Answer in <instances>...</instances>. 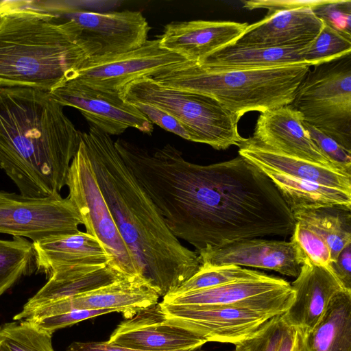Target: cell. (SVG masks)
Returning <instances> with one entry per match:
<instances>
[{
    "label": "cell",
    "mask_w": 351,
    "mask_h": 351,
    "mask_svg": "<svg viewBox=\"0 0 351 351\" xmlns=\"http://www.w3.org/2000/svg\"><path fill=\"white\" fill-rule=\"evenodd\" d=\"M161 202L176 237L197 253L243 239L288 236L296 222L272 181L240 155L207 165L180 159L164 179Z\"/></svg>",
    "instance_id": "cell-1"
},
{
    "label": "cell",
    "mask_w": 351,
    "mask_h": 351,
    "mask_svg": "<svg viewBox=\"0 0 351 351\" xmlns=\"http://www.w3.org/2000/svg\"><path fill=\"white\" fill-rule=\"evenodd\" d=\"M96 180L140 276L165 297L193 276L197 252L182 244L118 153L110 136L90 124L82 132Z\"/></svg>",
    "instance_id": "cell-2"
},
{
    "label": "cell",
    "mask_w": 351,
    "mask_h": 351,
    "mask_svg": "<svg viewBox=\"0 0 351 351\" xmlns=\"http://www.w3.org/2000/svg\"><path fill=\"white\" fill-rule=\"evenodd\" d=\"M49 91L0 86V169L21 195L60 194L82 132Z\"/></svg>",
    "instance_id": "cell-3"
},
{
    "label": "cell",
    "mask_w": 351,
    "mask_h": 351,
    "mask_svg": "<svg viewBox=\"0 0 351 351\" xmlns=\"http://www.w3.org/2000/svg\"><path fill=\"white\" fill-rule=\"evenodd\" d=\"M97 49L71 21L12 1L0 14V86L50 91L73 77Z\"/></svg>",
    "instance_id": "cell-4"
},
{
    "label": "cell",
    "mask_w": 351,
    "mask_h": 351,
    "mask_svg": "<svg viewBox=\"0 0 351 351\" xmlns=\"http://www.w3.org/2000/svg\"><path fill=\"white\" fill-rule=\"evenodd\" d=\"M311 66L292 64L267 69L213 70L186 62L152 77L159 84L209 96L239 119L246 112L289 105Z\"/></svg>",
    "instance_id": "cell-5"
},
{
    "label": "cell",
    "mask_w": 351,
    "mask_h": 351,
    "mask_svg": "<svg viewBox=\"0 0 351 351\" xmlns=\"http://www.w3.org/2000/svg\"><path fill=\"white\" fill-rule=\"evenodd\" d=\"M120 95L130 104H149L168 112L186 129L191 141L221 150L245 140L239 133V119L209 96L167 87L152 77L134 80Z\"/></svg>",
    "instance_id": "cell-6"
},
{
    "label": "cell",
    "mask_w": 351,
    "mask_h": 351,
    "mask_svg": "<svg viewBox=\"0 0 351 351\" xmlns=\"http://www.w3.org/2000/svg\"><path fill=\"white\" fill-rule=\"evenodd\" d=\"M290 105L305 123L351 151V53L313 65Z\"/></svg>",
    "instance_id": "cell-7"
},
{
    "label": "cell",
    "mask_w": 351,
    "mask_h": 351,
    "mask_svg": "<svg viewBox=\"0 0 351 351\" xmlns=\"http://www.w3.org/2000/svg\"><path fill=\"white\" fill-rule=\"evenodd\" d=\"M68 198L78 210L86 232L93 235L113 258L115 267L129 276H139L136 262L112 219L80 141L69 170Z\"/></svg>",
    "instance_id": "cell-8"
},
{
    "label": "cell",
    "mask_w": 351,
    "mask_h": 351,
    "mask_svg": "<svg viewBox=\"0 0 351 351\" xmlns=\"http://www.w3.org/2000/svg\"><path fill=\"white\" fill-rule=\"evenodd\" d=\"M36 5L58 19L73 23L81 37L97 48L95 56L136 49L146 43L151 28L140 11L100 13L77 8L66 2L36 1Z\"/></svg>",
    "instance_id": "cell-9"
},
{
    "label": "cell",
    "mask_w": 351,
    "mask_h": 351,
    "mask_svg": "<svg viewBox=\"0 0 351 351\" xmlns=\"http://www.w3.org/2000/svg\"><path fill=\"white\" fill-rule=\"evenodd\" d=\"M81 225L82 216L67 197H36L0 191V233L35 242L77 232Z\"/></svg>",
    "instance_id": "cell-10"
},
{
    "label": "cell",
    "mask_w": 351,
    "mask_h": 351,
    "mask_svg": "<svg viewBox=\"0 0 351 351\" xmlns=\"http://www.w3.org/2000/svg\"><path fill=\"white\" fill-rule=\"evenodd\" d=\"M188 62L161 48L158 38L147 40L141 47L121 53L88 58L71 79L93 88L120 95L130 82Z\"/></svg>",
    "instance_id": "cell-11"
},
{
    "label": "cell",
    "mask_w": 351,
    "mask_h": 351,
    "mask_svg": "<svg viewBox=\"0 0 351 351\" xmlns=\"http://www.w3.org/2000/svg\"><path fill=\"white\" fill-rule=\"evenodd\" d=\"M62 106L77 109L90 124L108 135H119L128 128L151 134L153 123L119 94L93 88L76 79L65 80L49 91Z\"/></svg>",
    "instance_id": "cell-12"
},
{
    "label": "cell",
    "mask_w": 351,
    "mask_h": 351,
    "mask_svg": "<svg viewBox=\"0 0 351 351\" xmlns=\"http://www.w3.org/2000/svg\"><path fill=\"white\" fill-rule=\"evenodd\" d=\"M293 300L294 291L289 282L267 275L258 279L239 280L180 294H169L163 297L162 302L185 305H238L276 316L285 313Z\"/></svg>",
    "instance_id": "cell-13"
},
{
    "label": "cell",
    "mask_w": 351,
    "mask_h": 351,
    "mask_svg": "<svg viewBox=\"0 0 351 351\" xmlns=\"http://www.w3.org/2000/svg\"><path fill=\"white\" fill-rule=\"evenodd\" d=\"M160 304L171 322L197 334L207 342L235 345L274 317L238 305Z\"/></svg>",
    "instance_id": "cell-14"
},
{
    "label": "cell",
    "mask_w": 351,
    "mask_h": 351,
    "mask_svg": "<svg viewBox=\"0 0 351 351\" xmlns=\"http://www.w3.org/2000/svg\"><path fill=\"white\" fill-rule=\"evenodd\" d=\"M106 341L144 351H191L207 342L197 334L171 322L160 303L121 322Z\"/></svg>",
    "instance_id": "cell-15"
},
{
    "label": "cell",
    "mask_w": 351,
    "mask_h": 351,
    "mask_svg": "<svg viewBox=\"0 0 351 351\" xmlns=\"http://www.w3.org/2000/svg\"><path fill=\"white\" fill-rule=\"evenodd\" d=\"M201 265L206 267L234 265L270 269L296 278L305 258L291 241L248 239L219 247H209L198 253Z\"/></svg>",
    "instance_id": "cell-16"
},
{
    "label": "cell",
    "mask_w": 351,
    "mask_h": 351,
    "mask_svg": "<svg viewBox=\"0 0 351 351\" xmlns=\"http://www.w3.org/2000/svg\"><path fill=\"white\" fill-rule=\"evenodd\" d=\"M159 297L141 276H128L99 289L45 304L30 312L25 318L76 310L116 309L129 319L138 311L157 304Z\"/></svg>",
    "instance_id": "cell-17"
},
{
    "label": "cell",
    "mask_w": 351,
    "mask_h": 351,
    "mask_svg": "<svg viewBox=\"0 0 351 351\" xmlns=\"http://www.w3.org/2000/svg\"><path fill=\"white\" fill-rule=\"evenodd\" d=\"M250 139L271 151L339 169L311 139L300 113L290 104L261 112Z\"/></svg>",
    "instance_id": "cell-18"
},
{
    "label": "cell",
    "mask_w": 351,
    "mask_h": 351,
    "mask_svg": "<svg viewBox=\"0 0 351 351\" xmlns=\"http://www.w3.org/2000/svg\"><path fill=\"white\" fill-rule=\"evenodd\" d=\"M248 25L234 21H173L165 26L158 38L161 48L199 63L215 51L237 42Z\"/></svg>",
    "instance_id": "cell-19"
},
{
    "label": "cell",
    "mask_w": 351,
    "mask_h": 351,
    "mask_svg": "<svg viewBox=\"0 0 351 351\" xmlns=\"http://www.w3.org/2000/svg\"><path fill=\"white\" fill-rule=\"evenodd\" d=\"M291 287L294 300L282 318L287 326L303 335L319 321L332 298L345 289L330 268L314 265L306 259Z\"/></svg>",
    "instance_id": "cell-20"
},
{
    "label": "cell",
    "mask_w": 351,
    "mask_h": 351,
    "mask_svg": "<svg viewBox=\"0 0 351 351\" xmlns=\"http://www.w3.org/2000/svg\"><path fill=\"white\" fill-rule=\"evenodd\" d=\"M323 27L311 8L276 12L252 25L234 43L248 46L285 47L306 46Z\"/></svg>",
    "instance_id": "cell-21"
},
{
    "label": "cell",
    "mask_w": 351,
    "mask_h": 351,
    "mask_svg": "<svg viewBox=\"0 0 351 351\" xmlns=\"http://www.w3.org/2000/svg\"><path fill=\"white\" fill-rule=\"evenodd\" d=\"M32 243L36 270L47 278L55 270L72 266L110 265L116 267L104 247L86 232L51 235Z\"/></svg>",
    "instance_id": "cell-22"
},
{
    "label": "cell",
    "mask_w": 351,
    "mask_h": 351,
    "mask_svg": "<svg viewBox=\"0 0 351 351\" xmlns=\"http://www.w3.org/2000/svg\"><path fill=\"white\" fill-rule=\"evenodd\" d=\"M129 276L110 265H77L58 269L45 285L30 298L13 319L23 320L45 304L80 295L110 285Z\"/></svg>",
    "instance_id": "cell-23"
},
{
    "label": "cell",
    "mask_w": 351,
    "mask_h": 351,
    "mask_svg": "<svg viewBox=\"0 0 351 351\" xmlns=\"http://www.w3.org/2000/svg\"><path fill=\"white\" fill-rule=\"evenodd\" d=\"M239 155L260 170L269 169L294 178L351 192V173L263 147L250 138L239 146Z\"/></svg>",
    "instance_id": "cell-24"
},
{
    "label": "cell",
    "mask_w": 351,
    "mask_h": 351,
    "mask_svg": "<svg viewBox=\"0 0 351 351\" xmlns=\"http://www.w3.org/2000/svg\"><path fill=\"white\" fill-rule=\"evenodd\" d=\"M308 45L266 47L232 43L197 64L213 70L257 69L305 64L302 53Z\"/></svg>",
    "instance_id": "cell-25"
},
{
    "label": "cell",
    "mask_w": 351,
    "mask_h": 351,
    "mask_svg": "<svg viewBox=\"0 0 351 351\" xmlns=\"http://www.w3.org/2000/svg\"><path fill=\"white\" fill-rule=\"evenodd\" d=\"M304 351H351V291L330 300L314 327L303 335Z\"/></svg>",
    "instance_id": "cell-26"
},
{
    "label": "cell",
    "mask_w": 351,
    "mask_h": 351,
    "mask_svg": "<svg viewBox=\"0 0 351 351\" xmlns=\"http://www.w3.org/2000/svg\"><path fill=\"white\" fill-rule=\"evenodd\" d=\"M263 171L274 183L292 213L335 205L351 207V192L269 169Z\"/></svg>",
    "instance_id": "cell-27"
},
{
    "label": "cell",
    "mask_w": 351,
    "mask_h": 351,
    "mask_svg": "<svg viewBox=\"0 0 351 351\" xmlns=\"http://www.w3.org/2000/svg\"><path fill=\"white\" fill-rule=\"evenodd\" d=\"M292 213L295 221L307 225L326 241L331 251L332 262L351 243L350 206L335 205L302 209Z\"/></svg>",
    "instance_id": "cell-28"
},
{
    "label": "cell",
    "mask_w": 351,
    "mask_h": 351,
    "mask_svg": "<svg viewBox=\"0 0 351 351\" xmlns=\"http://www.w3.org/2000/svg\"><path fill=\"white\" fill-rule=\"evenodd\" d=\"M36 267L32 242L23 237L0 239V296Z\"/></svg>",
    "instance_id": "cell-29"
},
{
    "label": "cell",
    "mask_w": 351,
    "mask_h": 351,
    "mask_svg": "<svg viewBox=\"0 0 351 351\" xmlns=\"http://www.w3.org/2000/svg\"><path fill=\"white\" fill-rule=\"evenodd\" d=\"M51 336L25 319L0 326V344L7 351H54Z\"/></svg>",
    "instance_id": "cell-30"
},
{
    "label": "cell",
    "mask_w": 351,
    "mask_h": 351,
    "mask_svg": "<svg viewBox=\"0 0 351 351\" xmlns=\"http://www.w3.org/2000/svg\"><path fill=\"white\" fill-rule=\"evenodd\" d=\"M266 276L265 273L234 265L212 267L201 265L193 276L171 294L198 291L239 280L261 278Z\"/></svg>",
    "instance_id": "cell-31"
},
{
    "label": "cell",
    "mask_w": 351,
    "mask_h": 351,
    "mask_svg": "<svg viewBox=\"0 0 351 351\" xmlns=\"http://www.w3.org/2000/svg\"><path fill=\"white\" fill-rule=\"evenodd\" d=\"M351 53V36L323 23V27L302 53L303 62L309 66L327 62Z\"/></svg>",
    "instance_id": "cell-32"
},
{
    "label": "cell",
    "mask_w": 351,
    "mask_h": 351,
    "mask_svg": "<svg viewBox=\"0 0 351 351\" xmlns=\"http://www.w3.org/2000/svg\"><path fill=\"white\" fill-rule=\"evenodd\" d=\"M291 239L299 247L305 259L314 265L330 268L332 261L329 246L309 226L296 221Z\"/></svg>",
    "instance_id": "cell-33"
},
{
    "label": "cell",
    "mask_w": 351,
    "mask_h": 351,
    "mask_svg": "<svg viewBox=\"0 0 351 351\" xmlns=\"http://www.w3.org/2000/svg\"><path fill=\"white\" fill-rule=\"evenodd\" d=\"M285 327L282 315L274 316L248 337L235 344L233 351H277Z\"/></svg>",
    "instance_id": "cell-34"
},
{
    "label": "cell",
    "mask_w": 351,
    "mask_h": 351,
    "mask_svg": "<svg viewBox=\"0 0 351 351\" xmlns=\"http://www.w3.org/2000/svg\"><path fill=\"white\" fill-rule=\"evenodd\" d=\"M311 10L323 23L351 36L350 0H324Z\"/></svg>",
    "instance_id": "cell-35"
},
{
    "label": "cell",
    "mask_w": 351,
    "mask_h": 351,
    "mask_svg": "<svg viewBox=\"0 0 351 351\" xmlns=\"http://www.w3.org/2000/svg\"><path fill=\"white\" fill-rule=\"evenodd\" d=\"M112 312L118 311L116 309L76 310L47 316L30 315L25 320L43 330L53 334L58 329L75 324L80 321Z\"/></svg>",
    "instance_id": "cell-36"
},
{
    "label": "cell",
    "mask_w": 351,
    "mask_h": 351,
    "mask_svg": "<svg viewBox=\"0 0 351 351\" xmlns=\"http://www.w3.org/2000/svg\"><path fill=\"white\" fill-rule=\"evenodd\" d=\"M304 124L320 151L339 169L351 173V151L315 128Z\"/></svg>",
    "instance_id": "cell-37"
},
{
    "label": "cell",
    "mask_w": 351,
    "mask_h": 351,
    "mask_svg": "<svg viewBox=\"0 0 351 351\" xmlns=\"http://www.w3.org/2000/svg\"><path fill=\"white\" fill-rule=\"evenodd\" d=\"M132 104L142 112L153 125L156 124L164 130L191 141V136L186 129L168 112L149 104L143 103Z\"/></svg>",
    "instance_id": "cell-38"
},
{
    "label": "cell",
    "mask_w": 351,
    "mask_h": 351,
    "mask_svg": "<svg viewBox=\"0 0 351 351\" xmlns=\"http://www.w3.org/2000/svg\"><path fill=\"white\" fill-rule=\"evenodd\" d=\"M324 0H252L243 1V7L247 10L264 8L268 10L267 15L276 12L300 8L313 9Z\"/></svg>",
    "instance_id": "cell-39"
},
{
    "label": "cell",
    "mask_w": 351,
    "mask_h": 351,
    "mask_svg": "<svg viewBox=\"0 0 351 351\" xmlns=\"http://www.w3.org/2000/svg\"><path fill=\"white\" fill-rule=\"evenodd\" d=\"M330 268L343 287L351 291V243L341 251Z\"/></svg>",
    "instance_id": "cell-40"
},
{
    "label": "cell",
    "mask_w": 351,
    "mask_h": 351,
    "mask_svg": "<svg viewBox=\"0 0 351 351\" xmlns=\"http://www.w3.org/2000/svg\"><path fill=\"white\" fill-rule=\"evenodd\" d=\"M277 351H304L303 335L286 325Z\"/></svg>",
    "instance_id": "cell-41"
},
{
    "label": "cell",
    "mask_w": 351,
    "mask_h": 351,
    "mask_svg": "<svg viewBox=\"0 0 351 351\" xmlns=\"http://www.w3.org/2000/svg\"><path fill=\"white\" fill-rule=\"evenodd\" d=\"M66 351H144L110 345L107 341L73 342ZM202 351V350H191Z\"/></svg>",
    "instance_id": "cell-42"
},
{
    "label": "cell",
    "mask_w": 351,
    "mask_h": 351,
    "mask_svg": "<svg viewBox=\"0 0 351 351\" xmlns=\"http://www.w3.org/2000/svg\"><path fill=\"white\" fill-rule=\"evenodd\" d=\"M11 5V1H0V14L8 10Z\"/></svg>",
    "instance_id": "cell-43"
},
{
    "label": "cell",
    "mask_w": 351,
    "mask_h": 351,
    "mask_svg": "<svg viewBox=\"0 0 351 351\" xmlns=\"http://www.w3.org/2000/svg\"><path fill=\"white\" fill-rule=\"evenodd\" d=\"M0 351H7V350L0 344Z\"/></svg>",
    "instance_id": "cell-44"
}]
</instances>
